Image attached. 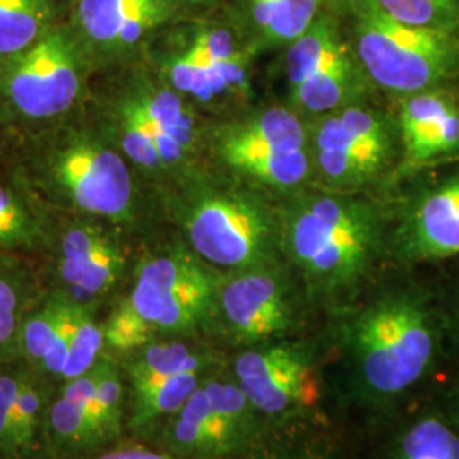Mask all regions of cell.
I'll list each match as a JSON object with an SVG mask.
<instances>
[{"label": "cell", "mask_w": 459, "mask_h": 459, "mask_svg": "<svg viewBox=\"0 0 459 459\" xmlns=\"http://www.w3.org/2000/svg\"><path fill=\"white\" fill-rule=\"evenodd\" d=\"M446 320L422 293L386 298L356 325V354L364 381L385 396L426 381L441 359Z\"/></svg>", "instance_id": "obj_1"}, {"label": "cell", "mask_w": 459, "mask_h": 459, "mask_svg": "<svg viewBox=\"0 0 459 459\" xmlns=\"http://www.w3.org/2000/svg\"><path fill=\"white\" fill-rule=\"evenodd\" d=\"M347 5L358 62L381 89L405 98L458 79L459 36L403 24L377 0H347Z\"/></svg>", "instance_id": "obj_2"}, {"label": "cell", "mask_w": 459, "mask_h": 459, "mask_svg": "<svg viewBox=\"0 0 459 459\" xmlns=\"http://www.w3.org/2000/svg\"><path fill=\"white\" fill-rule=\"evenodd\" d=\"M216 293L213 276L191 257L174 254L150 259L104 328L106 342L119 351H134L155 332L196 327L213 307Z\"/></svg>", "instance_id": "obj_3"}, {"label": "cell", "mask_w": 459, "mask_h": 459, "mask_svg": "<svg viewBox=\"0 0 459 459\" xmlns=\"http://www.w3.org/2000/svg\"><path fill=\"white\" fill-rule=\"evenodd\" d=\"M377 218L349 197H312L290 216L286 240L296 264L327 286L354 281L375 252Z\"/></svg>", "instance_id": "obj_4"}, {"label": "cell", "mask_w": 459, "mask_h": 459, "mask_svg": "<svg viewBox=\"0 0 459 459\" xmlns=\"http://www.w3.org/2000/svg\"><path fill=\"white\" fill-rule=\"evenodd\" d=\"M362 66L345 45L339 22L320 13L286 55V74L296 108L327 115L349 106L361 91Z\"/></svg>", "instance_id": "obj_5"}, {"label": "cell", "mask_w": 459, "mask_h": 459, "mask_svg": "<svg viewBox=\"0 0 459 459\" xmlns=\"http://www.w3.org/2000/svg\"><path fill=\"white\" fill-rule=\"evenodd\" d=\"M307 145L308 133L296 113L271 108L230 128L220 152L230 167L248 178L288 189L310 174Z\"/></svg>", "instance_id": "obj_6"}, {"label": "cell", "mask_w": 459, "mask_h": 459, "mask_svg": "<svg viewBox=\"0 0 459 459\" xmlns=\"http://www.w3.org/2000/svg\"><path fill=\"white\" fill-rule=\"evenodd\" d=\"M189 240L208 263L257 269L267 261L274 229L263 206L246 196H214L197 204L187 221Z\"/></svg>", "instance_id": "obj_7"}, {"label": "cell", "mask_w": 459, "mask_h": 459, "mask_svg": "<svg viewBox=\"0 0 459 459\" xmlns=\"http://www.w3.org/2000/svg\"><path fill=\"white\" fill-rule=\"evenodd\" d=\"M254 407L235 383L212 381L176 413L170 441L186 455H221L242 443L250 432Z\"/></svg>", "instance_id": "obj_8"}, {"label": "cell", "mask_w": 459, "mask_h": 459, "mask_svg": "<svg viewBox=\"0 0 459 459\" xmlns=\"http://www.w3.org/2000/svg\"><path fill=\"white\" fill-rule=\"evenodd\" d=\"M235 377L250 405L269 415L308 403L315 390L310 362L293 345L247 351L235 362Z\"/></svg>", "instance_id": "obj_9"}, {"label": "cell", "mask_w": 459, "mask_h": 459, "mask_svg": "<svg viewBox=\"0 0 459 459\" xmlns=\"http://www.w3.org/2000/svg\"><path fill=\"white\" fill-rule=\"evenodd\" d=\"M9 94L21 113L31 117L62 115L79 92V75L70 49L49 36L30 49L9 77Z\"/></svg>", "instance_id": "obj_10"}, {"label": "cell", "mask_w": 459, "mask_h": 459, "mask_svg": "<svg viewBox=\"0 0 459 459\" xmlns=\"http://www.w3.org/2000/svg\"><path fill=\"white\" fill-rule=\"evenodd\" d=\"M398 132L409 165H424L459 153V91L444 85L405 96Z\"/></svg>", "instance_id": "obj_11"}, {"label": "cell", "mask_w": 459, "mask_h": 459, "mask_svg": "<svg viewBox=\"0 0 459 459\" xmlns=\"http://www.w3.org/2000/svg\"><path fill=\"white\" fill-rule=\"evenodd\" d=\"M394 132L386 117L359 106H345L318 121L315 153L330 155L358 167L373 179L394 155Z\"/></svg>", "instance_id": "obj_12"}, {"label": "cell", "mask_w": 459, "mask_h": 459, "mask_svg": "<svg viewBox=\"0 0 459 459\" xmlns=\"http://www.w3.org/2000/svg\"><path fill=\"white\" fill-rule=\"evenodd\" d=\"M220 305L231 333L246 344L263 342L291 322L281 281L259 267L230 279L220 291Z\"/></svg>", "instance_id": "obj_13"}, {"label": "cell", "mask_w": 459, "mask_h": 459, "mask_svg": "<svg viewBox=\"0 0 459 459\" xmlns=\"http://www.w3.org/2000/svg\"><path fill=\"white\" fill-rule=\"evenodd\" d=\"M58 178L75 203L89 213L117 218L130 208V172L125 160L111 150H68L58 164Z\"/></svg>", "instance_id": "obj_14"}, {"label": "cell", "mask_w": 459, "mask_h": 459, "mask_svg": "<svg viewBox=\"0 0 459 459\" xmlns=\"http://www.w3.org/2000/svg\"><path fill=\"white\" fill-rule=\"evenodd\" d=\"M405 248L417 261L459 257V174L419 201L407 227Z\"/></svg>", "instance_id": "obj_15"}, {"label": "cell", "mask_w": 459, "mask_h": 459, "mask_svg": "<svg viewBox=\"0 0 459 459\" xmlns=\"http://www.w3.org/2000/svg\"><path fill=\"white\" fill-rule=\"evenodd\" d=\"M169 0H81L85 33L108 45H134L169 16Z\"/></svg>", "instance_id": "obj_16"}, {"label": "cell", "mask_w": 459, "mask_h": 459, "mask_svg": "<svg viewBox=\"0 0 459 459\" xmlns=\"http://www.w3.org/2000/svg\"><path fill=\"white\" fill-rule=\"evenodd\" d=\"M247 65L246 49L225 58H212L196 47H191L172 62L169 75L178 92L210 100L229 91L246 87Z\"/></svg>", "instance_id": "obj_17"}, {"label": "cell", "mask_w": 459, "mask_h": 459, "mask_svg": "<svg viewBox=\"0 0 459 459\" xmlns=\"http://www.w3.org/2000/svg\"><path fill=\"white\" fill-rule=\"evenodd\" d=\"M324 0H246L247 17L264 45H290L322 13Z\"/></svg>", "instance_id": "obj_18"}, {"label": "cell", "mask_w": 459, "mask_h": 459, "mask_svg": "<svg viewBox=\"0 0 459 459\" xmlns=\"http://www.w3.org/2000/svg\"><path fill=\"white\" fill-rule=\"evenodd\" d=\"M22 347L49 375L62 377L68 358L70 305H53L31 316L22 328Z\"/></svg>", "instance_id": "obj_19"}, {"label": "cell", "mask_w": 459, "mask_h": 459, "mask_svg": "<svg viewBox=\"0 0 459 459\" xmlns=\"http://www.w3.org/2000/svg\"><path fill=\"white\" fill-rule=\"evenodd\" d=\"M398 459H459V420L449 411L419 415L403 430Z\"/></svg>", "instance_id": "obj_20"}, {"label": "cell", "mask_w": 459, "mask_h": 459, "mask_svg": "<svg viewBox=\"0 0 459 459\" xmlns=\"http://www.w3.org/2000/svg\"><path fill=\"white\" fill-rule=\"evenodd\" d=\"M208 366L206 356L181 342L148 345L128 364L132 386H143L179 375H201Z\"/></svg>", "instance_id": "obj_21"}, {"label": "cell", "mask_w": 459, "mask_h": 459, "mask_svg": "<svg viewBox=\"0 0 459 459\" xmlns=\"http://www.w3.org/2000/svg\"><path fill=\"white\" fill-rule=\"evenodd\" d=\"M199 377L201 375H179L133 386V426H147L164 415L178 413L201 385Z\"/></svg>", "instance_id": "obj_22"}, {"label": "cell", "mask_w": 459, "mask_h": 459, "mask_svg": "<svg viewBox=\"0 0 459 459\" xmlns=\"http://www.w3.org/2000/svg\"><path fill=\"white\" fill-rule=\"evenodd\" d=\"M48 14L47 0H0V55L28 48Z\"/></svg>", "instance_id": "obj_23"}, {"label": "cell", "mask_w": 459, "mask_h": 459, "mask_svg": "<svg viewBox=\"0 0 459 459\" xmlns=\"http://www.w3.org/2000/svg\"><path fill=\"white\" fill-rule=\"evenodd\" d=\"M377 4L403 24L459 36V0H377Z\"/></svg>", "instance_id": "obj_24"}, {"label": "cell", "mask_w": 459, "mask_h": 459, "mask_svg": "<svg viewBox=\"0 0 459 459\" xmlns=\"http://www.w3.org/2000/svg\"><path fill=\"white\" fill-rule=\"evenodd\" d=\"M128 115L138 117L153 130L174 133L184 140H187L189 143L193 142V134H195L193 116L176 92L164 91L155 96L142 99L133 104L128 109Z\"/></svg>", "instance_id": "obj_25"}, {"label": "cell", "mask_w": 459, "mask_h": 459, "mask_svg": "<svg viewBox=\"0 0 459 459\" xmlns=\"http://www.w3.org/2000/svg\"><path fill=\"white\" fill-rule=\"evenodd\" d=\"M104 330L79 307H70V341L64 379H74L89 371L99 361L104 345Z\"/></svg>", "instance_id": "obj_26"}, {"label": "cell", "mask_w": 459, "mask_h": 459, "mask_svg": "<svg viewBox=\"0 0 459 459\" xmlns=\"http://www.w3.org/2000/svg\"><path fill=\"white\" fill-rule=\"evenodd\" d=\"M49 426L53 436L64 444L82 446L104 439L96 417L85 403L60 396L49 411Z\"/></svg>", "instance_id": "obj_27"}, {"label": "cell", "mask_w": 459, "mask_h": 459, "mask_svg": "<svg viewBox=\"0 0 459 459\" xmlns=\"http://www.w3.org/2000/svg\"><path fill=\"white\" fill-rule=\"evenodd\" d=\"M87 409L96 417L104 439L117 434L123 415V385L115 362L106 359L98 392L87 403Z\"/></svg>", "instance_id": "obj_28"}, {"label": "cell", "mask_w": 459, "mask_h": 459, "mask_svg": "<svg viewBox=\"0 0 459 459\" xmlns=\"http://www.w3.org/2000/svg\"><path fill=\"white\" fill-rule=\"evenodd\" d=\"M45 405V392L39 385L24 377L21 392L17 394L14 407V427H13V451L14 455L24 453L31 447L39 415Z\"/></svg>", "instance_id": "obj_29"}, {"label": "cell", "mask_w": 459, "mask_h": 459, "mask_svg": "<svg viewBox=\"0 0 459 459\" xmlns=\"http://www.w3.org/2000/svg\"><path fill=\"white\" fill-rule=\"evenodd\" d=\"M123 267V257L116 247L108 240L99 247L98 252L87 264L82 276L74 284V291L79 298H94L108 291Z\"/></svg>", "instance_id": "obj_30"}, {"label": "cell", "mask_w": 459, "mask_h": 459, "mask_svg": "<svg viewBox=\"0 0 459 459\" xmlns=\"http://www.w3.org/2000/svg\"><path fill=\"white\" fill-rule=\"evenodd\" d=\"M106 242L96 230L75 229L68 231L62 244V261H60V274L66 284L74 286L98 252L99 247Z\"/></svg>", "instance_id": "obj_31"}, {"label": "cell", "mask_w": 459, "mask_h": 459, "mask_svg": "<svg viewBox=\"0 0 459 459\" xmlns=\"http://www.w3.org/2000/svg\"><path fill=\"white\" fill-rule=\"evenodd\" d=\"M123 148L126 155L136 164L145 167L162 165L160 155L155 145V136L143 121L128 115L125 117V133H123Z\"/></svg>", "instance_id": "obj_32"}, {"label": "cell", "mask_w": 459, "mask_h": 459, "mask_svg": "<svg viewBox=\"0 0 459 459\" xmlns=\"http://www.w3.org/2000/svg\"><path fill=\"white\" fill-rule=\"evenodd\" d=\"M24 377L21 375H0V455L13 456V427L17 394Z\"/></svg>", "instance_id": "obj_33"}, {"label": "cell", "mask_w": 459, "mask_h": 459, "mask_svg": "<svg viewBox=\"0 0 459 459\" xmlns=\"http://www.w3.org/2000/svg\"><path fill=\"white\" fill-rule=\"evenodd\" d=\"M17 296L13 286L0 279V351L11 344L16 333Z\"/></svg>", "instance_id": "obj_34"}, {"label": "cell", "mask_w": 459, "mask_h": 459, "mask_svg": "<svg viewBox=\"0 0 459 459\" xmlns=\"http://www.w3.org/2000/svg\"><path fill=\"white\" fill-rule=\"evenodd\" d=\"M24 230V216L14 199L0 189V242H13Z\"/></svg>", "instance_id": "obj_35"}, {"label": "cell", "mask_w": 459, "mask_h": 459, "mask_svg": "<svg viewBox=\"0 0 459 459\" xmlns=\"http://www.w3.org/2000/svg\"><path fill=\"white\" fill-rule=\"evenodd\" d=\"M94 459H174L165 453L152 451L145 447H126V449H116L111 453H106L102 456Z\"/></svg>", "instance_id": "obj_36"}, {"label": "cell", "mask_w": 459, "mask_h": 459, "mask_svg": "<svg viewBox=\"0 0 459 459\" xmlns=\"http://www.w3.org/2000/svg\"><path fill=\"white\" fill-rule=\"evenodd\" d=\"M449 327H451V335L455 337L456 344L459 345V291L456 303H455V315H453V318H451V322H449Z\"/></svg>", "instance_id": "obj_37"}, {"label": "cell", "mask_w": 459, "mask_h": 459, "mask_svg": "<svg viewBox=\"0 0 459 459\" xmlns=\"http://www.w3.org/2000/svg\"><path fill=\"white\" fill-rule=\"evenodd\" d=\"M449 405H451L449 409L458 417L459 420V377L456 385H455V390H453V394H451V398H449Z\"/></svg>", "instance_id": "obj_38"}, {"label": "cell", "mask_w": 459, "mask_h": 459, "mask_svg": "<svg viewBox=\"0 0 459 459\" xmlns=\"http://www.w3.org/2000/svg\"><path fill=\"white\" fill-rule=\"evenodd\" d=\"M196 2H208V0H196Z\"/></svg>", "instance_id": "obj_39"}]
</instances>
